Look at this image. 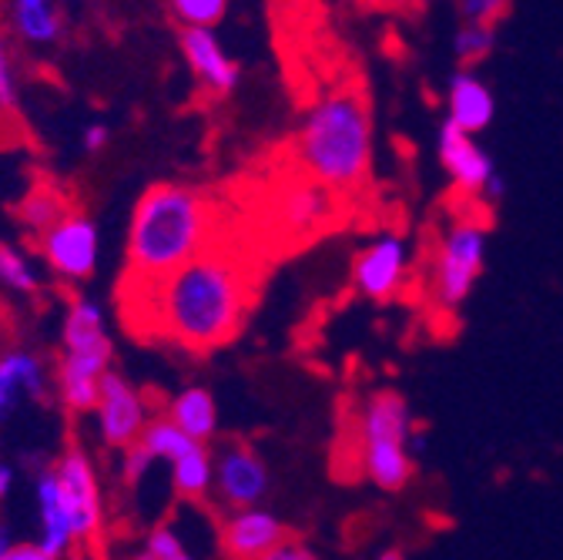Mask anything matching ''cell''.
I'll use <instances>...</instances> for the list:
<instances>
[{
  "label": "cell",
  "mask_w": 563,
  "mask_h": 560,
  "mask_svg": "<svg viewBox=\"0 0 563 560\" xmlns=\"http://www.w3.org/2000/svg\"><path fill=\"white\" fill-rule=\"evenodd\" d=\"M255 296L245 259L216 242L155 283L121 286L128 329L155 336L185 353H211L239 336Z\"/></svg>",
  "instance_id": "obj_1"
},
{
  "label": "cell",
  "mask_w": 563,
  "mask_h": 560,
  "mask_svg": "<svg viewBox=\"0 0 563 560\" xmlns=\"http://www.w3.org/2000/svg\"><path fill=\"white\" fill-rule=\"evenodd\" d=\"M216 201L205 191L178 182H158L137 198L128 239L121 286L155 283L205 245L216 242Z\"/></svg>",
  "instance_id": "obj_2"
},
{
  "label": "cell",
  "mask_w": 563,
  "mask_h": 560,
  "mask_svg": "<svg viewBox=\"0 0 563 560\" xmlns=\"http://www.w3.org/2000/svg\"><path fill=\"white\" fill-rule=\"evenodd\" d=\"M296 158L332 191L363 185L373 165V114L363 95L352 88L322 95L299 124Z\"/></svg>",
  "instance_id": "obj_3"
},
{
  "label": "cell",
  "mask_w": 563,
  "mask_h": 560,
  "mask_svg": "<svg viewBox=\"0 0 563 560\" xmlns=\"http://www.w3.org/2000/svg\"><path fill=\"white\" fill-rule=\"evenodd\" d=\"M416 424L409 403L393 393H373L363 403L360 424H356V447H360V466L366 480L386 494H399V490L412 480L416 457L409 453V437Z\"/></svg>",
  "instance_id": "obj_4"
},
{
  "label": "cell",
  "mask_w": 563,
  "mask_h": 560,
  "mask_svg": "<svg viewBox=\"0 0 563 560\" xmlns=\"http://www.w3.org/2000/svg\"><path fill=\"white\" fill-rule=\"evenodd\" d=\"M486 265V229L479 222H456L440 249H437V262H433V299L440 309H460L473 286L479 283Z\"/></svg>",
  "instance_id": "obj_5"
},
{
  "label": "cell",
  "mask_w": 563,
  "mask_h": 560,
  "mask_svg": "<svg viewBox=\"0 0 563 560\" xmlns=\"http://www.w3.org/2000/svg\"><path fill=\"white\" fill-rule=\"evenodd\" d=\"M51 466L57 476V494H60L70 534H75V543L78 547L98 543L104 530V497H101V480H98L91 457L81 447H67Z\"/></svg>",
  "instance_id": "obj_6"
},
{
  "label": "cell",
  "mask_w": 563,
  "mask_h": 560,
  "mask_svg": "<svg viewBox=\"0 0 563 560\" xmlns=\"http://www.w3.org/2000/svg\"><path fill=\"white\" fill-rule=\"evenodd\" d=\"M37 255L44 259L47 272L57 278V283L81 286L98 272L101 232L91 216L70 208L60 222H54L47 232L37 235Z\"/></svg>",
  "instance_id": "obj_7"
},
{
  "label": "cell",
  "mask_w": 563,
  "mask_h": 560,
  "mask_svg": "<svg viewBox=\"0 0 563 560\" xmlns=\"http://www.w3.org/2000/svg\"><path fill=\"white\" fill-rule=\"evenodd\" d=\"M95 424H98V437L108 450H124L131 447L145 424L152 419V406L134 383H128L121 373L108 370L95 399Z\"/></svg>",
  "instance_id": "obj_8"
},
{
  "label": "cell",
  "mask_w": 563,
  "mask_h": 560,
  "mask_svg": "<svg viewBox=\"0 0 563 560\" xmlns=\"http://www.w3.org/2000/svg\"><path fill=\"white\" fill-rule=\"evenodd\" d=\"M349 278H352V289L363 299H373V303L396 299L409 278V242L396 232L376 235L373 242L360 249L356 259H352Z\"/></svg>",
  "instance_id": "obj_9"
},
{
  "label": "cell",
  "mask_w": 563,
  "mask_h": 560,
  "mask_svg": "<svg viewBox=\"0 0 563 560\" xmlns=\"http://www.w3.org/2000/svg\"><path fill=\"white\" fill-rule=\"evenodd\" d=\"M268 466L265 460L245 447V443H225L216 453V480H211V494L225 510L262 504L268 494Z\"/></svg>",
  "instance_id": "obj_10"
},
{
  "label": "cell",
  "mask_w": 563,
  "mask_h": 560,
  "mask_svg": "<svg viewBox=\"0 0 563 560\" xmlns=\"http://www.w3.org/2000/svg\"><path fill=\"white\" fill-rule=\"evenodd\" d=\"M51 386H54V373L41 353L24 345L4 349L0 353V427L11 424L27 399L44 403L51 396Z\"/></svg>",
  "instance_id": "obj_11"
},
{
  "label": "cell",
  "mask_w": 563,
  "mask_h": 560,
  "mask_svg": "<svg viewBox=\"0 0 563 560\" xmlns=\"http://www.w3.org/2000/svg\"><path fill=\"white\" fill-rule=\"evenodd\" d=\"M178 47H181V57L188 64V72L205 85V91H211L216 98H229L239 88L242 67L225 51V44L216 34V28H181Z\"/></svg>",
  "instance_id": "obj_12"
},
{
  "label": "cell",
  "mask_w": 563,
  "mask_h": 560,
  "mask_svg": "<svg viewBox=\"0 0 563 560\" xmlns=\"http://www.w3.org/2000/svg\"><path fill=\"white\" fill-rule=\"evenodd\" d=\"M289 537L286 524H282L272 510L262 504L235 507L219 527V550L222 557L235 560H268V553Z\"/></svg>",
  "instance_id": "obj_13"
},
{
  "label": "cell",
  "mask_w": 563,
  "mask_h": 560,
  "mask_svg": "<svg viewBox=\"0 0 563 560\" xmlns=\"http://www.w3.org/2000/svg\"><path fill=\"white\" fill-rule=\"evenodd\" d=\"M114 353H67L60 349V360L54 366V389L67 413L85 416L95 409L98 389L104 373L111 370Z\"/></svg>",
  "instance_id": "obj_14"
},
{
  "label": "cell",
  "mask_w": 563,
  "mask_h": 560,
  "mask_svg": "<svg viewBox=\"0 0 563 560\" xmlns=\"http://www.w3.org/2000/svg\"><path fill=\"white\" fill-rule=\"evenodd\" d=\"M437 152H440V165L450 175V182L466 191V195H479L483 182L497 172L493 168V158L476 145V134L460 128L456 121H443L440 124V138H437Z\"/></svg>",
  "instance_id": "obj_15"
},
{
  "label": "cell",
  "mask_w": 563,
  "mask_h": 560,
  "mask_svg": "<svg viewBox=\"0 0 563 560\" xmlns=\"http://www.w3.org/2000/svg\"><path fill=\"white\" fill-rule=\"evenodd\" d=\"M34 497H37V517H41L37 547H41L44 560H60L70 550H78L67 514H64V504H60V494H57V476H54L51 463L34 473Z\"/></svg>",
  "instance_id": "obj_16"
},
{
  "label": "cell",
  "mask_w": 563,
  "mask_h": 560,
  "mask_svg": "<svg viewBox=\"0 0 563 560\" xmlns=\"http://www.w3.org/2000/svg\"><path fill=\"white\" fill-rule=\"evenodd\" d=\"M60 349H67V353H114L101 303L88 296H75L67 303L60 322Z\"/></svg>",
  "instance_id": "obj_17"
},
{
  "label": "cell",
  "mask_w": 563,
  "mask_h": 560,
  "mask_svg": "<svg viewBox=\"0 0 563 560\" xmlns=\"http://www.w3.org/2000/svg\"><path fill=\"white\" fill-rule=\"evenodd\" d=\"M8 28L27 47H54L64 37L60 0H8Z\"/></svg>",
  "instance_id": "obj_18"
},
{
  "label": "cell",
  "mask_w": 563,
  "mask_h": 560,
  "mask_svg": "<svg viewBox=\"0 0 563 560\" xmlns=\"http://www.w3.org/2000/svg\"><path fill=\"white\" fill-rule=\"evenodd\" d=\"M493 114H497V98L489 85L473 72H456L446 85V118L476 134L493 124Z\"/></svg>",
  "instance_id": "obj_19"
},
{
  "label": "cell",
  "mask_w": 563,
  "mask_h": 560,
  "mask_svg": "<svg viewBox=\"0 0 563 560\" xmlns=\"http://www.w3.org/2000/svg\"><path fill=\"white\" fill-rule=\"evenodd\" d=\"M168 466H172V486H175V494L181 501L198 504V501L211 497V480H216V453L208 450V443L188 437L172 453Z\"/></svg>",
  "instance_id": "obj_20"
},
{
  "label": "cell",
  "mask_w": 563,
  "mask_h": 560,
  "mask_svg": "<svg viewBox=\"0 0 563 560\" xmlns=\"http://www.w3.org/2000/svg\"><path fill=\"white\" fill-rule=\"evenodd\" d=\"M332 219V188L309 178L302 185H292L286 195H282V222L286 229H292L296 235L306 232H319L325 229Z\"/></svg>",
  "instance_id": "obj_21"
},
{
  "label": "cell",
  "mask_w": 563,
  "mask_h": 560,
  "mask_svg": "<svg viewBox=\"0 0 563 560\" xmlns=\"http://www.w3.org/2000/svg\"><path fill=\"white\" fill-rule=\"evenodd\" d=\"M165 416L181 433H188L201 443H211L219 437V403L205 386H185L181 393H175L168 399Z\"/></svg>",
  "instance_id": "obj_22"
},
{
  "label": "cell",
  "mask_w": 563,
  "mask_h": 560,
  "mask_svg": "<svg viewBox=\"0 0 563 560\" xmlns=\"http://www.w3.org/2000/svg\"><path fill=\"white\" fill-rule=\"evenodd\" d=\"M70 198H67V191L60 188V185H54V182H37V185H31V191L21 198V205H18V222H21V229L27 232V235H41V232H47L54 222H60L67 212H70Z\"/></svg>",
  "instance_id": "obj_23"
},
{
  "label": "cell",
  "mask_w": 563,
  "mask_h": 560,
  "mask_svg": "<svg viewBox=\"0 0 563 560\" xmlns=\"http://www.w3.org/2000/svg\"><path fill=\"white\" fill-rule=\"evenodd\" d=\"M0 286L14 296H34L41 289V272L27 252L11 242H0Z\"/></svg>",
  "instance_id": "obj_24"
},
{
  "label": "cell",
  "mask_w": 563,
  "mask_h": 560,
  "mask_svg": "<svg viewBox=\"0 0 563 560\" xmlns=\"http://www.w3.org/2000/svg\"><path fill=\"white\" fill-rule=\"evenodd\" d=\"M178 28H219L232 0H165Z\"/></svg>",
  "instance_id": "obj_25"
},
{
  "label": "cell",
  "mask_w": 563,
  "mask_h": 560,
  "mask_svg": "<svg viewBox=\"0 0 563 560\" xmlns=\"http://www.w3.org/2000/svg\"><path fill=\"white\" fill-rule=\"evenodd\" d=\"M497 47V24H476V21H463V28L456 31L453 51L460 57L463 67H473L479 61H486Z\"/></svg>",
  "instance_id": "obj_26"
},
{
  "label": "cell",
  "mask_w": 563,
  "mask_h": 560,
  "mask_svg": "<svg viewBox=\"0 0 563 560\" xmlns=\"http://www.w3.org/2000/svg\"><path fill=\"white\" fill-rule=\"evenodd\" d=\"M191 553L195 550L188 547V537L172 520L155 524L145 537V547H141L145 560H191Z\"/></svg>",
  "instance_id": "obj_27"
},
{
  "label": "cell",
  "mask_w": 563,
  "mask_h": 560,
  "mask_svg": "<svg viewBox=\"0 0 563 560\" xmlns=\"http://www.w3.org/2000/svg\"><path fill=\"white\" fill-rule=\"evenodd\" d=\"M18 72H14V57H11V44L0 31V111L4 114H14L18 111Z\"/></svg>",
  "instance_id": "obj_28"
},
{
  "label": "cell",
  "mask_w": 563,
  "mask_h": 560,
  "mask_svg": "<svg viewBox=\"0 0 563 560\" xmlns=\"http://www.w3.org/2000/svg\"><path fill=\"white\" fill-rule=\"evenodd\" d=\"M510 4L514 0H460V18L476 24H497L500 18H507Z\"/></svg>",
  "instance_id": "obj_29"
},
{
  "label": "cell",
  "mask_w": 563,
  "mask_h": 560,
  "mask_svg": "<svg viewBox=\"0 0 563 560\" xmlns=\"http://www.w3.org/2000/svg\"><path fill=\"white\" fill-rule=\"evenodd\" d=\"M121 453H124V466H121V470H124V480H128L131 486H137L141 480H145V473L155 466V460L148 457V450L141 447L137 440H134L131 447H124Z\"/></svg>",
  "instance_id": "obj_30"
},
{
  "label": "cell",
  "mask_w": 563,
  "mask_h": 560,
  "mask_svg": "<svg viewBox=\"0 0 563 560\" xmlns=\"http://www.w3.org/2000/svg\"><path fill=\"white\" fill-rule=\"evenodd\" d=\"M108 142H111V128L101 124V121H91L81 131V149H85V155H101L108 149Z\"/></svg>",
  "instance_id": "obj_31"
},
{
  "label": "cell",
  "mask_w": 563,
  "mask_h": 560,
  "mask_svg": "<svg viewBox=\"0 0 563 560\" xmlns=\"http://www.w3.org/2000/svg\"><path fill=\"white\" fill-rule=\"evenodd\" d=\"M316 553L309 550V547H302L299 540H282L272 553H268V560H312Z\"/></svg>",
  "instance_id": "obj_32"
},
{
  "label": "cell",
  "mask_w": 563,
  "mask_h": 560,
  "mask_svg": "<svg viewBox=\"0 0 563 560\" xmlns=\"http://www.w3.org/2000/svg\"><path fill=\"white\" fill-rule=\"evenodd\" d=\"M504 195H507V178H504L500 172H493V175L483 182V188H479V198L493 205V201H500Z\"/></svg>",
  "instance_id": "obj_33"
},
{
  "label": "cell",
  "mask_w": 563,
  "mask_h": 560,
  "mask_svg": "<svg viewBox=\"0 0 563 560\" xmlns=\"http://www.w3.org/2000/svg\"><path fill=\"white\" fill-rule=\"evenodd\" d=\"M14 486H18V470H14V463L0 460V501H8V497L14 494Z\"/></svg>",
  "instance_id": "obj_34"
},
{
  "label": "cell",
  "mask_w": 563,
  "mask_h": 560,
  "mask_svg": "<svg viewBox=\"0 0 563 560\" xmlns=\"http://www.w3.org/2000/svg\"><path fill=\"white\" fill-rule=\"evenodd\" d=\"M8 560H44V553H41L37 540H34V543H24V540H18V543L11 547Z\"/></svg>",
  "instance_id": "obj_35"
},
{
  "label": "cell",
  "mask_w": 563,
  "mask_h": 560,
  "mask_svg": "<svg viewBox=\"0 0 563 560\" xmlns=\"http://www.w3.org/2000/svg\"><path fill=\"white\" fill-rule=\"evenodd\" d=\"M18 540H14V534L4 527V524H0V560H8V553H11V547H14Z\"/></svg>",
  "instance_id": "obj_36"
}]
</instances>
